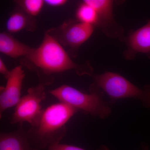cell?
Listing matches in <instances>:
<instances>
[{
	"mask_svg": "<svg viewBox=\"0 0 150 150\" xmlns=\"http://www.w3.org/2000/svg\"><path fill=\"white\" fill-rule=\"evenodd\" d=\"M93 78V84L107 94L110 97V103L132 98L140 100L145 107L150 108V84L139 88L121 75L111 72L94 75Z\"/></svg>",
	"mask_w": 150,
	"mask_h": 150,
	"instance_id": "4",
	"label": "cell"
},
{
	"mask_svg": "<svg viewBox=\"0 0 150 150\" xmlns=\"http://www.w3.org/2000/svg\"><path fill=\"white\" fill-rule=\"evenodd\" d=\"M16 3L28 14L35 18L42 10L45 2L43 0H22L16 1Z\"/></svg>",
	"mask_w": 150,
	"mask_h": 150,
	"instance_id": "14",
	"label": "cell"
},
{
	"mask_svg": "<svg viewBox=\"0 0 150 150\" xmlns=\"http://www.w3.org/2000/svg\"><path fill=\"white\" fill-rule=\"evenodd\" d=\"M78 21L86 24L96 25L98 17L96 11L90 5L83 2L76 13Z\"/></svg>",
	"mask_w": 150,
	"mask_h": 150,
	"instance_id": "13",
	"label": "cell"
},
{
	"mask_svg": "<svg viewBox=\"0 0 150 150\" xmlns=\"http://www.w3.org/2000/svg\"><path fill=\"white\" fill-rule=\"evenodd\" d=\"M22 125L10 132L0 134V150H39L30 142Z\"/></svg>",
	"mask_w": 150,
	"mask_h": 150,
	"instance_id": "10",
	"label": "cell"
},
{
	"mask_svg": "<svg viewBox=\"0 0 150 150\" xmlns=\"http://www.w3.org/2000/svg\"><path fill=\"white\" fill-rule=\"evenodd\" d=\"M45 3H46L48 6L52 7L62 6L64 5L67 2V1L66 0H46L44 1Z\"/></svg>",
	"mask_w": 150,
	"mask_h": 150,
	"instance_id": "16",
	"label": "cell"
},
{
	"mask_svg": "<svg viewBox=\"0 0 150 150\" xmlns=\"http://www.w3.org/2000/svg\"><path fill=\"white\" fill-rule=\"evenodd\" d=\"M21 64L35 71L40 84L46 86L53 83L55 76L74 70L79 76H93V69L89 62L78 64L72 60L63 46L46 32L42 43L32 48L27 56L22 58Z\"/></svg>",
	"mask_w": 150,
	"mask_h": 150,
	"instance_id": "1",
	"label": "cell"
},
{
	"mask_svg": "<svg viewBox=\"0 0 150 150\" xmlns=\"http://www.w3.org/2000/svg\"><path fill=\"white\" fill-rule=\"evenodd\" d=\"M144 150H149L148 147L146 146L144 147Z\"/></svg>",
	"mask_w": 150,
	"mask_h": 150,
	"instance_id": "18",
	"label": "cell"
},
{
	"mask_svg": "<svg viewBox=\"0 0 150 150\" xmlns=\"http://www.w3.org/2000/svg\"><path fill=\"white\" fill-rule=\"evenodd\" d=\"M91 6L97 13L98 17L97 26L101 28L103 31L110 37H119L122 33L120 28L113 17V1L110 0H85L83 1Z\"/></svg>",
	"mask_w": 150,
	"mask_h": 150,
	"instance_id": "8",
	"label": "cell"
},
{
	"mask_svg": "<svg viewBox=\"0 0 150 150\" xmlns=\"http://www.w3.org/2000/svg\"><path fill=\"white\" fill-rule=\"evenodd\" d=\"M79 111L61 102L44 108L37 123L27 131L30 142L39 150L60 144L66 136L67 123Z\"/></svg>",
	"mask_w": 150,
	"mask_h": 150,
	"instance_id": "2",
	"label": "cell"
},
{
	"mask_svg": "<svg viewBox=\"0 0 150 150\" xmlns=\"http://www.w3.org/2000/svg\"><path fill=\"white\" fill-rule=\"evenodd\" d=\"M32 48L17 40L8 32L0 34V52L14 59L22 58L29 54Z\"/></svg>",
	"mask_w": 150,
	"mask_h": 150,
	"instance_id": "12",
	"label": "cell"
},
{
	"mask_svg": "<svg viewBox=\"0 0 150 150\" xmlns=\"http://www.w3.org/2000/svg\"><path fill=\"white\" fill-rule=\"evenodd\" d=\"M48 150H87L79 147L73 145L58 144L51 146L48 148ZM97 150H110L106 146L102 145Z\"/></svg>",
	"mask_w": 150,
	"mask_h": 150,
	"instance_id": "15",
	"label": "cell"
},
{
	"mask_svg": "<svg viewBox=\"0 0 150 150\" xmlns=\"http://www.w3.org/2000/svg\"><path fill=\"white\" fill-rule=\"evenodd\" d=\"M11 71L8 69L4 62L1 58L0 59V73L4 76L6 79L8 77Z\"/></svg>",
	"mask_w": 150,
	"mask_h": 150,
	"instance_id": "17",
	"label": "cell"
},
{
	"mask_svg": "<svg viewBox=\"0 0 150 150\" xmlns=\"http://www.w3.org/2000/svg\"><path fill=\"white\" fill-rule=\"evenodd\" d=\"M94 26L78 21H65L59 27L47 31L62 46L69 48L71 55L76 56L79 48L92 35Z\"/></svg>",
	"mask_w": 150,
	"mask_h": 150,
	"instance_id": "6",
	"label": "cell"
},
{
	"mask_svg": "<svg viewBox=\"0 0 150 150\" xmlns=\"http://www.w3.org/2000/svg\"><path fill=\"white\" fill-rule=\"evenodd\" d=\"M25 77L21 66L11 71L5 86L0 88V118L5 110L17 105L21 97L23 83Z\"/></svg>",
	"mask_w": 150,
	"mask_h": 150,
	"instance_id": "7",
	"label": "cell"
},
{
	"mask_svg": "<svg viewBox=\"0 0 150 150\" xmlns=\"http://www.w3.org/2000/svg\"><path fill=\"white\" fill-rule=\"evenodd\" d=\"M45 86L40 83L28 90L26 94L15 106L11 118V124L22 125L27 122L33 126L37 123L43 110L41 103L46 97Z\"/></svg>",
	"mask_w": 150,
	"mask_h": 150,
	"instance_id": "5",
	"label": "cell"
},
{
	"mask_svg": "<svg viewBox=\"0 0 150 150\" xmlns=\"http://www.w3.org/2000/svg\"><path fill=\"white\" fill-rule=\"evenodd\" d=\"M87 93L67 85H63L51 90L49 93L59 102L64 103L94 117L101 119L107 118L111 113L109 103L103 99L102 92L93 84Z\"/></svg>",
	"mask_w": 150,
	"mask_h": 150,
	"instance_id": "3",
	"label": "cell"
},
{
	"mask_svg": "<svg viewBox=\"0 0 150 150\" xmlns=\"http://www.w3.org/2000/svg\"><path fill=\"white\" fill-rule=\"evenodd\" d=\"M128 48L125 52L126 59H134L138 53H143L150 59V20L139 29L132 31L126 38Z\"/></svg>",
	"mask_w": 150,
	"mask_h": 150,
	"instance_id": "9",
	"label": "cell"
},
{
	"mask_svg": "<svg viewBox=\"0 0 150 150\" xmlns=\"http://www.w3.org/2000/svg\"><path fill=\"white\" fill-rule=\"evenodd\" d=\"M6 27L11 34L23 30L33 31L36 28V21L35 18L28 14L18 6L10 15Z\"/></svg>",
	"mask_w": 150,
	"mask_h": 150,
	"instance_id": "11",
	"label": "cell"
}]
</instances>
